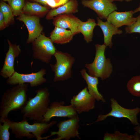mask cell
Wrapping results in <instances>:
<instances>
[{
    "instance_id": "25",
    "label": "cell",
    "mask_w": 140,
    "mask_h": 140,
    "mask_svg": "<svg viewBox=\"0 0 140 140\" xmlns=\"http://www.w3.org/2000/svg\"><path fill=\"white\" fill-rule=\"evenodd\" d=\"M0 11L4 16L7 25L13 21L14 16L10 5L1 1L0 3Z\"/></svg>"
},
{
    "instance_id": "27",
    "label": "cell",
    "mask_w": 140,
    "mask_h": 140,
    "mask_svg": "<svg viewBox=\"0 0 140 140\" xmlns=\"http://www.w3.org/2000/svg\"><path fill=\"white\" fill-rule=\"evenodd\" d=\"M14 16H19L22 13L25 4L24 0H9L8 1Z\"/></svg>"
},
{
    "instance_id": "13",
    "label": "cell",
    "mask_w": 140,
    "mask_h": 140,
    "mask_svg": "<svg viewBox=\"0 0 140 140\" xmlns=\"http://www.w3.org/2000/svg\"><path fill=\"white\" fill-rule=\"evenodd\" d=\"M8 41L9 49L6 53L4 63L0 72V75L4 78L10 77L15 72L14 61L21 52L19 45L12 44L8 39Z\"/></svg>"
},
{
    "instance_id": "23",
    "label": "cell",
    "mask_w": 140,
    "mask_h": 140,
    "mask_svg": "<svg viewBox=\"0 0 140 140\" xmlns=\"http://www.w3.org/2000/svg\"><path fill=\"white\" fill-rule=\"evenodd\" d=\"M134 135H129L127 133H123L118 130L113 134L106 132L103 136V140H139L138 134L136 132Z\"/></svg>"
},
{
    "instance_id": "7",
    "label": "cell",
    "mask_w": 140,
    "mask_h": 140,
    "mask_svg": "<svg viewBox=\"0 0 140 140\" xmlns=\"http://www.w3.org/2000/svg\"><path fill=\"white\" fill-rule=\"evenodd\" d=\"M110 102L111 111L105 115L100 114L94 122L88 125L104 121L107 117L110 116L118 118H127L132 124L135 126L139 125L138 122L137 115L140 112V108L136 107L132 109L124 108L120 105L117 101L113 98L110 99Z\"/></svg>"
},
{
    "instance_id": "35",
    "label": "cell",
    "mask_w": 140,
    "mask_h": 140,
    "mask_svg": "<svg viewBox=\"0 0 140 140\" xmlns=\"http://www.w3.org/2000/svg\"><path fill=\"white\" fill-rule=\"evenodd\" d=\"M2 0L3 1H8L9 0Z\"/></svg>"
},
{
    "instance_id": "29",
    "label": "cell",
    "mask_w": 140,
    "mask_h": 140,
    "mask_svg": "<svg viewBox=\"0 0 140 140\" xmlns=\"http://www.w3.org/2000/svg\"><path fill=\"white\" fill-rule=\"evenodd\" d=\"M5 18L2 13L0 11V29L2 30L5 28L7 26Z\"/></svg>"
},
{
    "instance_id": "32",
    "label": "cell",
    "mask_w": 140,
    "mask_h": 140,
    "mask_svg": "<svg viewBox=\"0 0 140 140\" xmlns=\"http://www.w3.org/2000/svg\"><path fill=\"white\" fill-rule=\"evenodd\" d=\"M140 11V4L139 6L135 9L134 11L133 12L134 13L137 12H138Z\"/></svg>"
},
{
    "instance_id": "20",
    "label": "cell",
    "mask_w": 140,
    "mask_h": 140,
    "mask_svg": "<svg viewBox=\"0 0 140 140\" xmlns=\"http://www.w3.org/2000/svg\"><path fill=\"white\" fill-rule=\"evenodd\" d=\"M78 12V4L76 0H70L62 6L48 11L46 18L50 19L58 15L75 13Z\"/></svg>"
},
{
    "instance_id": "8",
    "label": "cell",
    "mask_w": 140,
    "mask_h": 140,
    "mask_svg": "<svg viewBox=\"0 0 140 140\" xmlns=\"http://www.w3.org/2000/svg\"><path fill=\"white\" fill-rule=\"evenodd\" d=\"M79 118L78 115L67 120L60 121L57 124L59 129L57 131L51 132V136L57 135V137L51 140H69L71 138L80 139L78 129Z\"/></svg>"
},
{
    "instance_id": "24",
    "label": "cell",
    "mask_w": 140,
    "mask_h": 140,
    "mask_svg": "<svg viewBox=\"0 0 140 140\" xmlns=\"http://www.w3.org/2000/svg\"><path fill=\"white\" fill-rule=\"evenodd\" d=\"M126 87L129 93L136 97H140V76L132 77L128 82Z\"/></svg>"
},
{
    "instance_id": "17",
    "label": "cell",
    "mask_w": 140,
    "mask_h": 140,
    "mask_svg": "<svg viewBox=\"0 0 140 140\" xmlns=\"http://www.w3.org/2000/svg\"><path fill=\"white\" fill-rule=\"evenodd\" d=\"M97 25L99 26L102 31L104 36V44L109 48L112 47V39L113 35L121 34L122 31L118 29L107 21H103L99 17H97Z\"/></svg>"
},
{
    "instance_id": "19",
    "label": "cell",
    "mask_w": 140,
    "mask_h": 140,
    "mask_svg": "<svg viewBox=\"0 0 140 140\" xmlns=\"http://www.w3.org/2000/svg\"><path fill=\"white\" fill-rule=\"evenodd\" d=\"M74 35L70 30L55 26L51 33L50 38L53 43L62 44L69 42Z\"/></svg>"
},
{
    "instance_id": "3",
    "label": "cell",
    "mask_w": 140,
    "mask_h": 140,
    "mask_svg": "<svg viewBox=\"0 0 140 140\" xmlns=\"http://www.w3.org/2000/svg\"><path fill=\"white\" fill-rule=\"evenodd\" d=\"M35 122L30 124L26 119H23L19 122L11 121L10 129L16 138L21 139L25 137L30 139L35 137L37 140H41L46 139L51 137L49 135L42 137L41 135L57 122L54 121L50 123Z\"/></svg>"
},
{
    "instance_id": "4",
    "label": "cell",
    "mask_w": 140,
    "mask_h": 140,
    "mask_svg": "<svg viewBox=\"0 0 140 140\" xmlns=\"http://www.w3.org/2000/svg\"><path fill=\"white\" fill-rule=\"evenodd\" d=\"M96 52L93 61L86 64L85 67L88 70L89 74L99 78L102 80L108 78L113 71L112 66L110 59L106 58L105 51L106 46L103 44L95 45Z\"/></svg>"
},
{
    "instance_id": "22",
    "label": "cell",
    "mask_w": 140,
    "mask_h": 140,
    "mask_svg": "<svg viewBox=\"0 0 140 140\" xmlns=\"http://www.w3.org/2000/svg\"><path fill=\"white\" fill-rule=\"evenodd\" d=\"M48 10L47 8L37 3L27 2L23 9L22 13L30 15L43 16L46 13Z\"/></svg>"
},
{
    "instance_id": "6",
    "label": "cell",
    "mask_w": 140,
    "mask_h": 140,
    "mask_svg": "<svg viewBox=\"0 0 140 140\" xmlns=\"http://www.w3.org/2000/svg\"><path fill=\"white\" fill-rule=\"evenodd\" d=\"M32 43L34 58L48 64L57 51L50 38L41 34Z\"/></svg>"
},
{
    "instance_id": "14",
    "label": "cell",
    "mask_w": 140,
    "mask_h": 140,
    "mask_svg": "<svg viewBox=\"0 0 140 140\" xmlns=\"http://www.w3.org/2000/svg\"><path fill=\"white\" fill-rule=\"evenodd\" d=\"M18 20L23 22L26 26L29 32L26 43H32L41 34L43 27L38 16L22 13L18 17Z\"/></svg>"
},
{
    "instance_id": "18",
    "label": "cell",
    "mask_w": 140,
    "mask_h": 140,
    "mask_svg": "<svg viewBox=\"0 0 140 140\" xmlns=\"http://www.w3.org/2000/svg\"><path fill=\"white\" fill-rule=\"evenodd\" d=\"M80 73L82 77L86 81L87 85V88L89 93L98 101H101L103 103L106 102L103 96L100 93L97 88L99 83L98 78L92 76L88 74L86 69H82Z\"/></svg>"
},
{
    "instance_id": "15",
    "label": "cell",
    "mask_w": 140,
    "mask_h": 140,
    "mask_svg": "<svg viewBox=\"0 0 140 140\" xmlns=\"http://www.w3.org/2000/svg\"><path fill=\"white\" fill-rule=\"evenodd\" d=\"M53 19V24L55 26L69 29L74 35L79 33L78 29L82 21L72 14L59 15Z\"/></svg>"
},
{
    "instance_id": "31",
    "label": "cell",
    "mask_w": 140,
    "mask_h": 140,
    "mask_svg": "<svg viewBox=\"0 0 140 140\" xmlns=\"http://www.w3.org/2000/svg\"><path fill=\"white\" fill-rule=\"evenodd\" d=\"M134 130L138 134L140 138V126L139 125L136 126L134 128Z\"/></svg>"
},
{
    "instance_id": "28",
    "label": "cell",
    "mask_w": 140,
    "mask_h": 140,
    "mask_svg": "<svg viewBox=\"0 0 140 140\" xmlns=\"http://www.w3.org/2000/svg\"><path fill=\"white\" fill-rule=\"evenodd\" d=\"M125 30L126 33H140V14L136 17L135 22L131 25L125 27Z\"/></svg>"
},
{
    "instance_id": "11",
    "label": "cell",
    "mask_w": 140,
    "mask_h": 140,
    "mask_svg": "<svg viewBox=\"0 0 140 140\" xmlns=\"http://www.w3.org/2000/svg\"><path fill=\"white\" fill-rule=\"evenodd\" d=\"M95 98L88 92L87 87L73 96L70 103L73 106L78 114L88 112L95 107Z\"/></svg>"
},
{
    "instance_id": "2",
    "label": "cell",
    "mask_w": 140,
    "mask_h": 140,
    "mask_svg": "<svg viewBox=\"0 0 140 140\" xmlns=\"http://www.w3.org/2000/svg\"><path fill=\"white\" fill-rule=\"evenodd\" d=\"M34 97L29 98L25 106L21 110L23 119L42 122L44 115L50 104V93L46 87L36 90Z\"/></svg>"
},
{
    "instance_id": "5",
    "label": "cell",
    "mask_w": 140,
    "mask_h": 140,
    "mask_svg": "<svg viewBox=\"0 0 140 140\" xmlns=\"http://www.w3.org/2000/svg\"><path fill=\"white\" fill-rule=\"evenodd\" d=\"M54 56L56 60L55 65L50 64L54 73L53 82L66 80L72 75V68L75 59L74 57L67 53L56 51Z\"/></svg>"
},
{
    "instance_id": "1",
    "label": "cell",
    "mask_w": 140,
    "mask_h": 140,
    "mask_svg": "<svg viewBox=\"0 0 140 140\" xmlns=\"http://www.w3.org/2000/svg\"><path fill=\"white\" fill-rule=\"evenodd\" d=\"M27 84H17L4 92L1 98L0 105V123L8 118L12 111L22 109L27 101Z\"/></svg>"
},
{
    "instance_id": "34",
    "label": "cell",
    "mask_w": 140,
    "mask_h": 140,
    "mask_svg": "<svg viewBox=\"0 0 140 140\" xmlns=\"http://www.w3.org/2000/svg\"><path fill=\"white\" fill-rule=\"evenodd\" d=\"M68 0H63L64 4H65L68 1Z\"/></svg>"
},
{
    "instance_id": "26",
    "label": "cell",
    "mask_w": 140,
    "mask_h": 140,
    "mask_svg": "<svg viewBox=\"0 0 140 140\" xmlns=\"http://www.w3.org/2000/svg\"><path fill=\"white\" fill-rule=\"evenodd\" d=\"M11 120L8 118L3 120L0 123V140H9L10 129Z\"/></svg>"
},
{
    "instance_id": "30",
    "label": "cell",
    "mask_w": 140,
    "mask_h": 140,
    "mask_svg": "<svg viewBox=\"0 0 140 140\" xmlns=\"http://www.w3.org/2000/svg\"><path fill=\"white\" fill-rule=\"evenodd\" d=\"M34 1L46 5L47 2L48 0H34Z\"/></svg>"
},
{
    "instance_id": "21",
    "label": "cell",
    "mask_w": 140,
    "mask_h": 140,
    "mask_svg": "<svg viewBox=\"0 0 140 140\" xmlns=\"http://www.w3.org/2000/svg\"><path fill=\"white\" fill-rule=\"evenodd\" d=\"M97 25L93 18H89L85 22L82 21L78 27V31L83 35L84 39L87 43L92 40L94 29Z\"/></svg>"
},
{
    "instance_id": "33",
    "label": "cell",
    "mask_w": 140,
    "mask_h": 140,
    "mask_svg": "<svg viewBox=\"0 0 140 140\" xmlns=\"http://www.w3.org/2000/svg\"><path fill=\"white\" fill-rule=\"evenodd\" d=\"M111 2H113L115 1H119L122 2L123 1H125L127 2H129L131 1L132 0H110Z\"/></svg>"
},
{
    "instance_id": "10",
    "label": "cell",
    "mask_w": 140,
    "mask_h": 140,
    "mask_svg": "<svg viewBox=\"0 0 140 140\" xmlns=\"http://www.w3.org/2000/svg\"><path fill=\"white\" fill-rule=\"evenodd\" d=\"M64 101H54L50 104L47 110L44 115L42 122H49L54 117H67L70 118L77 115L78 113L71 104L64 106Z\"/></svg>"
},
{
    "instance_id": "9",
    "label": "cell",
    "mask_w": 140,
    "mask_h": 140,
    "mask_svg": "<svg viewBox=\"0 0 140 140\" xmlns=\"http://www.w3.org/2000/svg\"><path fill=\"white\" fill-rule=\"evenodd\" d=\"M46 73V70L43 68L37 72L29 74H20L15 71L8 78L6 82L11 85L29 83L31 87H36L46 82V79L43 77Z\"/></svg>"
},
{
    "instance_id": "16",
    "label": "cell",
    "mask_w": 140,
    "mask_h": 140,
    "mask_svg": "<svg viewBox=\"0 0 140 140\" xmlns=\"http://www.w3.org/2000/svg\"><path fill=\"white\" fill-rule=\"evenodd\" d=\"M134 14L132 11L124 12L115 11L109 15L106 19L107 21L117 28L124 25L130 26L136 20V17L133 16Z\"/></svg>"
},
{
    "instance_id": "12",
    "label": "cell",
    "mask_w": 140,
    "mask_h": 140,
    "mask_svg": "<svg viewBox=\"0 0 140 140\" xmlns=\"http://www.w3.org/2000/svg\"><path fill=\"white\" fill-rule=\"evenodd\" d=\"M82 4L95 11L101 19H106L117 9L116 5L110 0H82Z\"/></svg>"
}]
</instances>
